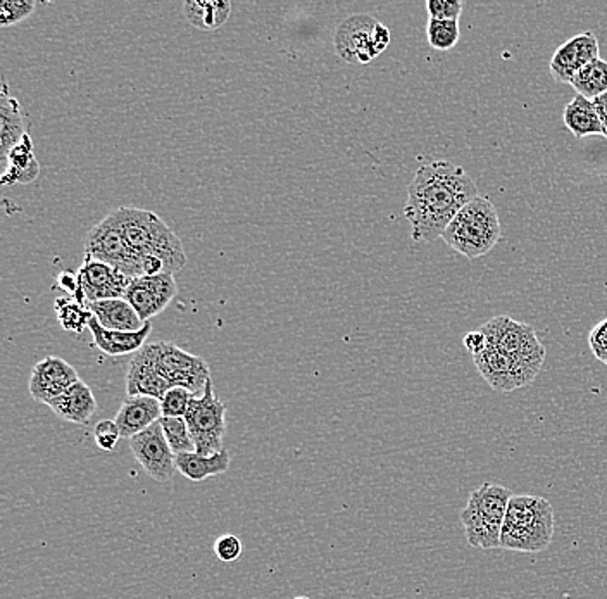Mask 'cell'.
I'll return each instance as SVG.
<instances>
[{
  "instance_id": "30bf717a",
  "label": "cell",
  "mask_w": 607,
  "mask_h": 599,
  "mask_svg": "<svg viewBox=\"0 0 607 599\" xmlns=\"http://www.w3.org/2000/svg\"><path fill=\"white\" fill-rule=\"evenodd\" d=\"M473 362L485 383L497 392H513L529 386L541 369V366L522 362L493 345H489L484 353L473 357Z\"/></svg>"
},
{
  "instance_id": "6da1fadb",
  "label": "cell",
  "mask_w": 607,
  "mask_h": 599,
  "mask_svg": "<svg viewBox=\"0 0 607 599\" xmlns=\"http://www.w3.org/2000/svg\"><path fill=\"white\" fill-rule=\"evenodd\" d=\"M478 198V189L463 166L451 161H431L419 166L407 189L404 214L415 243L442 238L464 205Z\"/></svg>"
},
{
  "instance_id": "d4e9b609",
  "label": "cell",
  "mask_w": 607,
  "mask_h": 599,
  "mask_svg": "<svg viewBox=\"0 0 607 599\" xmlns=\"http://www.w3.org/2000/svg\"><path fill=\"white\" fill-rule=\"evenodd\" d=\"M562 119L568 130L573 133L576 139H583L588 136H603L604 128L600 124L599 115L595 109L594 101H588L583 95H576L562 113Z\"/></svg>"
},
{
  "instance_id": "ba28073f",
  "label": "cell",
  "mask_w": 607,
  "mask_h": 599,
  "mask_svg": "<svg viewBox=\"0 0 607 599\" xmlns=\"http://www.w3.org/2000/svg\"><path fill=\"white\" fill-rule=\"evenodd\" d=\"M186 419L199 455H216L223 451L226 434V407L216 398L213 380L205 384L202 396H195L187 410Z\"/></svg>"
},
{
  "instance_id": "52a82bcc",
  "label": "cell",
  "mask_w": 607,
  "mask_h": 599,
  "mask_svg": "<svg viewBox=\"0 0 607 599\" xmlns=\"http://www.w3.org/2000/svg\"><path fill=\"white\" fill-rule=\"evenodd\" d=\"M390 32L368 14L347 17L335 34V49L347 62H366L377 59L389 47Z\"/></svg>"
},
{
  "instance_id": "4dcf8cb0",
  "label": "cell",
  "mask_w": 607,
  "mask_h": 599,
  "mask_svg": "<svg viewBox=\"0 0 607 599\" xmlns=\"http://www.w3.org/2000/svg\"><path fill=\"white\" fill-rule=\"evenodd\" d=\"M195 398L189 389L183 387H171L160 399V411L166 419H183L189 410L190 402Z\"/></svg>"
},
{
  "instance_id": "7402d4cb",
  "label": "cell",
  "mask_w": 607,
  "mask_h": 599,
  "mask_svg": "<svg viewBox=\"0 0 607 599\" xmlns=\"http://www.w3.org/2000/svg\"><path fill=\"white\" fill-rule=\"evenodd\" d=\"M28 136L23 125L20 103L9 95L8 82L2 85L0 94V156L8 160L9 152L13 151L21 140Z\"/></svg>"
},
{
  "instance_id": "f35d334b",
  "label": "cell",
  "mask_w": 607,
  "mask_h": 599,
  "mask_svg": "<svg viewBox=\"0 0 607 599\" xmlns=\"http://www.w3.org/2000/svg\"><path fill=\"white\" fill-rule=\"evenodd\" d=\"M595 109H597V115H599L600 124L604 128V137L607 139V94L600 95L597 99H594Z\"/></svg>"
},
{
  "instance_id": "484cf974",
  "label": "cell",
  "mask_w": 607,
  "mask_h": 599,
  "mask_svg": "<svg viewBox=\"0 0 607 599\" xmlns=\"http://www.w3.org/2000/svg\"><path fill=\"white\" fill-rule=\"evenodd\" d=\"M183 11L190 25L211 32L225 25L231 14V4L228 0H190Z\"/></svg>"
},
{
  "instance_id": "ffe728a7",
  "label": "cell",
  "mask_w": 607,
  "mask_h": 599,
  "mask_svg": "<svg viewBox=\"0 0 607 599\" xmlns=\"http://www.w3.org/2000/svg\"><path fill=\"white\" fill-rule=\"evenodd\" d=\"M49 408L64 422L88 425L97 411V399L91 387L86 386L83 380H79L64 395L53 399Z\"/></svg>"
},
{
  "instance_id": "ab89813d",
  "label": "cell",
  "mask_w": 607,
  "mask_h": 599,
  "mask_svg": "<svg viewBox=\"0 0 607 599\" xmlns=\"http://www.w3.org/2000/svg\"><path fill=\"white\" fill-rule=\"evenodd\" d=\"M294 599H311V598H308V596H297V598Z\"/></svg>"
},
{
  "instance_id": "f1b7e54d",
  "label": "cell",
  "mask_w": 607,
  "mask_h": 599,
  "mask_svg": "<svg viewBox=\"0 0 607 599\" xmlns=\"http://www.w3.org/2000/svg\"><path fill=\"white\" fill-rule=\"evenodd\" d=\"M159 423L175 456L195 453V443H193L186 419H166V416H163Z\"/></svg>"
},
{
  "instance_id": "2e32d148",
  "label": "cell",
  "mask_w": 607,
  "mask_h": 599,
  "mask_svg": "<svg viewBox=\"0 0 607 599\" xmlns=\"http://www.w3.org/2000/svg\"><path fill=\"white\" fill-rule=\"evenodd\" d=\"M76 273H79L80 287H82L86 303L121 300L132 283L130 277L109 265L94 261V259H85V263Z\"/></svg>"
},
{
  "instance_id": "74e56055",
  "label": "cell",
  "mask_w": 607,
  "mask_h": 599,
  "mask_svg": "<svg viewBox=\"0 0 607 599\" xmlns=\"http://www.w3.org/2000/svg\"><path fill=\"white\" fill-rule=\"evenodd\" d=\"M464 348L475 357L489 348V341H487V337H485V333L481 332L480 329H476L464 337Z\"/></svg>"
},
{
  "instance_id": "836d02e7",
  "label": "cell",
  "mask_w": 607,
  "mask_h": 599,
  "mask_svg": "<svg viewBox=\"0 0 607 599\" xmlns=\"http://www.w3.org/2000/svg\"><path fill=\"white\" fill-rule=\"evenodd\" d=\"M463 8L461 0H428L427 2L431 20L460 21Z\"/></svg>"
},
{
  "instance_id": "4316f807",
  "label": "cell",
  "mask_w": 607,
  "mask_h": 599,
  "mask_svg": "<svg viewBox=\"0 0 607 599\" xmlns=\"http://www.w3.org/2000/svg\"><path fill=\"white\" fill-rule=\"evenodd\" d=\"M570 85L579 92V95H583L588 101L607 94V62L603 59H595L579 71V74L571 80Z\"/></svg>"
},
{
  "instance_id": "d590c367",
  "label": "cell",
  "mask_w": 607,
  "mask_h": 599,
  "mask_svg": "<svg viewBox=\"0 0 607 599\" xmlns=\"http://www.w3.org/2000/svg\"><path fill=\"white\" fill-rule=\"evenodd\" d=\"M588 344H591L594 356L607 365V318L592 329L591 336H588Z\"/></svg>"
},
{
  "instance_id": "277c9868",
  "label": "cell",
  "mask_w": 607,
  "mask_h": 599,
  "mask_svg": "<svg viewBox=\"0 0 607 599\" xmlns=\"http://www.w3.org/2000/svg\"><path fill=\"white\" fill-rule=\"evenodd\" d=\"M501 237V220L496 205L481 196L464 205L442 235L443 243L468 259L489 255Z\"/></svg>"
},
{
  "instance_id": "ac0fdd59",
  "label": "cell",
  "mask_w": 607,
  "mask_h": 599,
  "mask_svg": "<svg viewBox=\"0 0 607 599\" xmlns=\"http://www.w3.org/2000/svg\"><path fill=\"white\" fill-rule=\"evenodd\" d=\"M160 419H163V411H160L159 399L147 398V396H135V398L128 396L121 402L115 422L118 423L121 437L130 441L133 435L144 432Z\"/></svg>"
},
{
  "instance_id": "5b68a950",
  "label": "cell",
  "mask_w": 607,
  "mask_h": 599,
  "mask_svg": "<svg viewBox=\"0 0 607 599\" xmlns=\"http://www.w3.org/2000/svg\"><path fill=\"white\" fill-rule=\"evenodd\" d=\"M513 496L508 488L492 482L469 493L468 505L461 512V524L469 547L480 550L501 548L502 526Z\"/></svg>"
},
{
  "instance_id": "4fadbf2b",
  "label": "cell",
  "mask_w": 607,
  "mask_h": 599,
  "mask_svg": "<svg viewBox=\"0 0 607 599\" xmlns=\"http://www.w3.org/2000/svg\"><path fill=\"white\" fill-rule=\"evenodd\" d=\"M178 287L172 273L165 275H142L133 279L124 300L132 304L144 324L168 308L177 296Z\"/></svg>"
},
{
  "instance_id": "8992f818",
  "label": "cell",
  "mask_w": 607,
  "mask_h": 599,
  "mask_svg": "<svg viewBox=\"0 0 607 599\" xmlns=\"http://www.w3.org/2000/svg\"><path fill=\"white\" fill-rule=\"evenodd\" d=\"M85 259L109 265L132 280L144 275V261L124 237L116 211L107 214L86 234Z\"/></svg>"
},
{
  "instance_id": "e575fe53",
  "label": "cell",
  "mask_w": 607,
  "mask_h": 599,
  "mask_svg": "<svg viewBox=\"0 0 607 599\" xmlns=\"http://www.w3.org/2000/svg\"><path fill=\"white\" fill-rule=\"evenodd\" d=\"M214 554L223 563H231L242 554V541L234 533H226L214 542Z\"/></svg>"
},
{
  "instance_id": "e0dca14e",
  "label": "cell",
  "mask_w": 607,
  "mask_h": 599,
  "mask_svg": "<svg viewBox=\"0 0 607 599\" xmlns=\"http://www.w3.org/2000/svg\"><path fill=\"white\" fill-rule=\"evenodd\" d=\"M595 59H599V42L592 32H583L556 50L550 59V74L556 82L571 83Z\"/></svg>"
},
{
  "instance_id": "9a60e30c",
  "label": "cell",
  "mask_w": 607,
  "mask_h": 599,
  "mask_svg": "<svg viewBox=\"0 0 607 599\" xmlns=\"http://www.w3.org/2000/svg\"><path fill=\"white\" fill-rule=\"evenodd\" d=\"M171 389V384L160 374L157 365L156 342L145 344L139 353L133 354L127 372V395L147 396V398L163 399Z\"/></svg>"
},
{
  "instance_id": "1f68e13d",
  "label": "cell",
  "mask_w": 607,
  "mask_h": 599,
  "mask_svg": "<svg viewBox=\"0 0 607 599\" xmlns=\"http://www.w3.org/2000/svg\"><path fill=\"white\" fill-rule=\"evenodd\" d=\"M34 0H0V26H13L32 16Z\"/></svg>"
},
{
  "instance_id": "d6a6232c",
  "label": "cell",
  "mask_w": 607,
  "mask_h": 599,
  "mask_svg": "<svg viewBox=\"0 0 607 599\" xmlns=\"http://www.w3.org/2000/svg\"><path fill=\"white\" fill-rule=\"evenodd\" d=\"M94 439L97 448L103 451H115L121 439V432H119L118 423L115 420H103L97 423L94 428Z\"/></svg>"
},
{
  "instance_id": "83f0119b",
  "label": "cell",
  "mask_w": 607,
  "mask_h": 599,
  "mask_svg": "<svg viewBox=\"0 0 607 599\" xmlns=\"http://www.w3.org/2000/svg\"><path fill=\"white\" fill-rule=\"evenodd\" d=\"M53 312L59 324L67 332L80 333L91 324L92 313L88 306L73 297H58L53 301Z\"/></svg>"
},
{
  "instance_id": "7a4b0ae2",
  "label": "cell",
  "mask_w": 607,
  "mask_h": 599,
  "mask_svg": "<svg viewBox=\"0 0 607 599\" xmlns=\"http://www.w3.org/2000/svg\"><path fill=\"white\" fill-rule=\"evenodd\" d=\"M119 225L130 246L144 261V275H165L187 265L183 243L154 211L135 205L118 208Z\"/></svg>"
},
{
  "instance_id": "d6986e66",
  "label": "cell",
  "mask_w": 607,
  "mask_h": 599,
  "mask_svg": "<svg viewBox=\"0 0 607 599\" xmlns=\"http://www.w3.org/2000/svg\"><path fill=\"white\" fill-rule=\"evenodd\" d=\"M88 330H91L97 350L103 351L107 356H124V354L139 353L144 348L151 336L152 325L151 321H147L144 329L139 332H118V330L104 329L97 318L92 315Z\"/></svg>"
},
{
  "instance_id": "f546056e",
  "label": "cell",
  "mask_w": 607,
  "mask_h": 599,
  "mask_svg": "<svg viewBox=\"0 0 607 599\" xmlns=\"http://www.w3.org/2000/svg\"><path fill=\"white\" fill-rule=\"evenodd\" d=\"M428 42L431 49L449 50L460 42V21L428 20Z\"/></svg>"
},
{
  "instance_id": "cb8c5ba5",
  "label": "cell",
  "mask_w": 607,
  "mask_h": 599,
  "mask_svg": "<svg viewBox=\"0 0 607 599\" xmlns=\"http://www.w3.org/2000/svg\"><path fill=\"white\" fill-rule=\"evenodd\" d=\"M9 166L2 175V184H32L40 175V163L35 157L34 142L26 136L20 144L8 154Z\"/></svg>"
},
{
  "instance_id": "3957f363",
  "label": "cell",
  "mask_w": 607,
  "mask_h": 599,
  "mask_svg": "<svg viewBox=\"0 0 607 599\" xmlns=\"http://www.w3.org/2000/svg\"><path fill=\"white\" fill-rule=\"evenodd\" d=\"M555 508L546 497L513 496L502 526L501 548L517 553H540L555 538Z\"/></svg>"
},
{
  "instance_id": "8fae6325",
  "label": "cell",
  "mask_w": 607,
  "mask_h": 599,
  "mask_svg": "<svg viewBox=\"0 0 607 599\" xmlns=\"http://www.w3.org/2000/svg\"><path fill=\"white\" fill-rule=\"evenodd\" d=\"M157 365L171 387H183L192 395L202 396L210 383L211 369L204 357L190 354L172 342H156Z\"/></svg>"
},
{
  "instance_id": "603a6c76",
  "label": "cell",
  "mask_w": 607,
  "mask_h": 599,
  "mask_svg": "<svg viewBox=\"0 0 607 599\" xmlns=\"http://www.w3.org/2000/svg\"><path fill=\"white\" fill-rule=\"evenodd\" d=\"M230 453L223 449L216 455H199V453H186L177 456L178 472L192 482H204L210 477L223 475L230 468Z\"/></svg>"
},
{
  "instance_id": "5bb4252c",
  "label": "cell",
  "mask_w": 607,
  "mask_h": 599,
  "mask_svg": "<svg viewBox=\"0 0 607 599\" xmlns=\"http://www.w3.org/2000/svg\"><path fill=\"white\" fill-rule=\"evenodd\" d=\"M79 372L62 357L47 356L35 365L29 377V395L35 401L49 407L53 399L64 395L73 384L79 383Z\"/></svg>"
},
{
  "instance_id": "44dd1931",
  "label": "cell",
  "mask_w": 607,
  "mask_h": 599,
  "mask_svg": "<svg viewBox=\"0 0 607 599\" xmlns=\"http://www.w3.org/2000/svg\"><path fill=\"white\" fill-rule=\"evenodd\" d=\"M86 306L104 329L118 330V332H139L144 329V321L124 297L95 301V303H86Z\"/></svg>"
},
{
  "instance_id": "9c48e42d",
  "label": "cell",
  "mask_w": 607,
  "mask_h": 599,
  "mask_svg": "<svg viewBox=\"0 0 607 599\" xmlns=\"http://www.w3.org/2000/svg\"><path fill=\"white\" fill-rule=\"evenodd\" d=\"M480 330L487 337L489 345L499 348L522 362L544 366L546 348L538 341L537 332L532 325L511 317H496L485 321Z\"/></svg>"
},
{
  "instance_id": "8d00e7d4",
  "label": "cell",
  "mask_w": 607,
  "mask_h": 599,
  "mask_svg": "<svg viewBox=\"0 0 607 599\" xmlns=\"http://www.w3.org/2000/svg\"><path fill=\"white\" fill-rule=\"evenodd\" d=\"M58 285L62 291H67L70 297L79 301V303L86 304L85 296H83L82 287H80L79 273H70V271H61L58 275Z\"/></svg>"
},
{
  "instance_id": "7c38bea8",
  "label": "cell",
  "mask_w": 607,
  "mask_h": 599,
  "mask_svg": "<svg viewBox=\"0 0 607 599\" xmlns=\"http://www.w3.org/2000/svg\"><path fill=\"white\" fill-rule=\"evenodd\" d=\"M130 449L145 473L160 484L171 481L172 475L178 472L177 456L169 448L159 422L133 435Z\"/></svg>"
}]
</instances>
